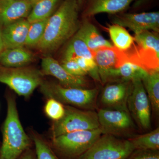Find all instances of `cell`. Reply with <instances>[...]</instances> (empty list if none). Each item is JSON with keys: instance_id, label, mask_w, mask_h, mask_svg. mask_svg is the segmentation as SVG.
Returning a JSON list of instances; mask_svg holds the SVG:
<instances>
[{"instance_id": "cell-23", "label": "cell", "mask_w": 159, "mask_h": 159, "mask_svg": "<svg viewBox=\"0 0 159 159\" xmlns=\"http://www.w3.org/2000/svg\"><path fill=\"white\" fill-rule=\"evenodd\" d=\"M108 30L113 45L120 51H127L134 44V37L124 27L113 24L109 26Z\"/></svg>"}, {"instance_id": "cell-4", "label": "cell", "mask_w": 159, "mask_h": 159, "mask_svg": "<svg viewBox=\"0 0 159 159\" xmlns=\"http://www.w3.org/2000/svg\"><path fill=\"white\" fill-rule=\"evenodd\" d=\"M41 71L31 67H7L0 65V83L20 96L27 98L43 81Z\"/></svg>"}, {"instance_id": "cell-14", "label": "cell", "mask_w": 159, "mask_h": 159, "mask_svg": "<svg viewBox=\"0 0 159 159\" xmlns=\"http://www.w3.org/2000/svg\"><path fill=\"white\" fill-rule=\"evenodd\" d=\"M42 73L43 75L53 76L58 80L60 84L66 87L84 88L87 85L84 77H78L69 74L56 59L50 56L42 60Z\"/></svg>"}, {"instance_id": "cell-18", "label": "cell", "mask_w": 159, "mask_h": 159, "mask_svg": "<svg viewBox=\"0 0 159 159\" xmlns=\"http://www.w3.org/2000/svg\"><path fill=\"white\" fill-rule=\"evenodd\" d=\"M75 35L83 41L91 51H96L101 47L114 46L102 36L93 24L88 20L84 21L80 25Z\"/></svg>"}, {"instance_id": "cell-24", "label": "cell", "mask_w": 159, "mask_h": 159, "mask_svg": "<svg viewBox=\"0 0 159 159\" xmlns=\"http://www.w3.org/2000/svg\"><path fill=\"white\" fill-rule=\"evenodd\" d=\"M76 57L93 59L92 51L84 42L74 35L71 38L64 51L62 60Z\"/></svg>"}, {"instance_id": "cell-1", "label": "cell", "mask_w": 159, "mask_h": 159, "mask_svg": "<svg viewBox=\"0 0 159 159\" xmlns=\"http://www.w3.org/2000/svg\"><path fill=\"white\" fill-rule=\"evenodd\" d=\"M77 0H64L49 18L42 38L35 48L45 54L51 53L77 33L80 25Z\"/></svg>"}, {"instance_id": "cell-25", "label": "cell", "mask_w": 159, "mask_h": 159, "mask_svg": "<svg viewBox=\"0 0 159 159\" xmlns=\"http://www.w3.org/2000/svg\"><path fill=\"white\" fill-rule=\"evenodd\" d=\"M134 149L159 150V128L152 131L129 139Z\"/></svg>"}, {"instance_id": "cell-6", "label": "cell", "mask_w": 159, "mask_h": 159, "mask_svg": "<svg viewBox=\"0 0 159 159\" xmlns=\"http://www.w3.org/2000/svg\"><path fill=\"white\" fill-rule=\"evenodd\" d=\"M102 134L99 128L72 132L53 138L52 144L64 156L78 158L91 148Z\"/></svg>"}, {"instance_id": "cell-26", "label": "cell", "mask_w": 159, "mask_h": 159, "mask_svg": "<svg viewBox=\"0 0 159 159\" xmlns=\"http://www.w3.org/2000/svg\"><path fill=\"white\" fill-rule=\"evenodd\" d=\"M48 18L30 23L25 46L36 47L42 38Z\"/></svg>"}, {"instance_id": "cell-22", "label": "cell", "mask_w": 159, "mask_h": 159, "mask_svg": "<svg viewBox=\"0 0 159 159\" xmlns=\"http://www.w3.org/2000/svg\"><path fill=\"white\" fill-rule=\"evenodd\" d=\"M150 101L151 108L155 113L159 111V70L148 73L142 80Z\"/></svg>"}, {"instance_id": "cell-21", "label": "cell", "mask_w": 159, "mask_h": 159, "mask_svg": "<svg viewBox=\"0 0 159 159\" xmlns=\"http://www.w3.org/2000/svg\"><path fill=\"white\" fill-rule=\"evenodd\" d=\"M61 0H36L27 20L31 23L47 19L56 11Z\"/></svg>"}, {"instance_id": "cell-33", "label": "cell", "mask_w": 159, "mask_h": 159, "mask_svg": "<svg viewBox=\"0 0 159 159\" xmlns=\"http://www.w3.org/2000/svg\"><path fill=\"white\" fill-rule=\"evenodd\" d=\"M4 49L2 38V28L0 27V54Z\"/></svg>"}, {"instance_id": "cell-19", "label": "cell", "mask_w": 159, "mask_h": 159, "mask_svg": "<svg viewBox=\"0 0 159 159\" xmlns=\"http://www.w3.org/2000/svg\"><path fill=\"white\" fill-rule=\"evenodd\" d=\"M148 73L139 66L127 62L117 68L112 69L106 75L104 83L111 79L119 81H132L144 79Z\"/></svg>"}, {"instance_id": "cell-16", "label": "cell", "mask_w": 159, "mask_h": 159, "mask_svg": "<svg viewBox=\"0 0 159 159\" xmlns=\"http://www.w3.org/2000/svg\"><path fill=\"white\" fill-rule=\"evenodd\" d=\"M30 23L22 19L2 29L4 48H24L25 46Z\"/></svg>"}, {"instance_id": "cell-13", "label": "cell", "mask_w": 159, "mask_h": 159, "mask_svg": "<svg viewBox=\"0 0 159 159\" xmlns=\"http://www.w3.org/2000/svg\"><path fill=\"white\" fill-rule=\"evenodd\" d=\"M92 52L98 67L100 81L103 84L109 71L127 62L125 51H120L114 46L101 47Z\"/></svg>"}, {"instance_id": "cell-20", "label": "cell", "mask_w": 159, "mask_h": 159, "mask_svg": "<svg viewBox=\"0 0 159 159\" xmlns=\"http://www.w3.org/2000/svg\"><path fill=\"white\" fill-rule=\"evenodd\" d=\"M34 57L31 51L24 48L5 49L0 54V65L7 67L26 66Z\"/></svg>"}, {"instance_id": "cell-29", "label": "cell", "mask_w": 159, "mask_h": 159, "mask_svg": "<svg viewBox=\"0 0 159 159\" xmlns=\"http://www.w3.org/2000/svg\"><path fill=\"white\" fill-rule=\"evenodd\" d=\"M78 64L79 66L87 74L97 81H100L99 71L94 59H88L84 57H76L72 58Z\"/></svg>"}, {"instance_id": "cell-36", "label": "cell", "mask_w": 159, "mask_h": 159, "mask_svg": "<svg viewBox=\"0 0 159 159\" xmlns=\"http://www.w3.org/2000/svg\"><path fill=\"white\" fill-rule=\"evenodd\" d=\"M19 1H34V0H19Z\"/></svg>"}, {"instance_id": "cell-7", "label": "cell", "mask_w": 159, "mask_h": 159, "mask_svg": "<svg viewBox=\"0 0 159 159\" xmlns=\"http://www.w3.org/2000/svg\"><path fill=\"white\" fill-rule=\"evenodd\" d=\"M64 116L54 122L51 128L53 138L77 131L99 128L97 113L91 110H81L73 107L65 106Z\"/></svg>"}, {"instance_id": "cell-12", "label": "cell", "mask_w": 159, "mask_h": 159, "mask_svg": "<svg viewBox=\"0 0 159 159\" xmlns=\"http://www.w3.org/2000/svg\"><path fill=\"white\" fill-rule=\"evenodd\" d=\"M132 87V81H119L107 84L100 98L104 108L128 111L127 101Z\"/></svg>"}, {"instance_id": "cell-2", "label": "cell", "mask_w": 159, "mask_h": 159, "mask_svg": "<svg viewBox=\"0 0 159 159\" xmlns=\"http://www.w3.org/2000/svg\"><path fill=\"white\" fill-rule=\"evenodd\" d=\"M7 112L2 128L0 159H17L30 144L19 116L15 99H7Z\"/></svg>"}, {"instance_id": "cell-15", "label": "cell", "mask_w": 159, "mask_h": 159, "mask_svg": "<svg viewBox=\"0 0 159 159\" xmlns=\"http://www.w3.org/2000/svg\"><path fill=\"white\" fill-rule=\"evenodd\" d=\"M36 0H0V27L27 18Z\"/></svg>"}, {"instance_id": "cell-9", "label": "cell", "mask_w": 159, "mask_h": 159, "mask_svg": "<svg viewBox=\"0 0 159 159\" xmlns=\"http://www.w3.org/2000/svg\"><path fill=\"white\" fill-rule=\"evenodd\" d=\"M131 92L127 101L129 112L140 128L148 130L151 126V105L141 80L132 81Z\"/></svg>"}, {"instance_id": "cell-17", "label": "cell", "mask_w": 159, "mask_h": 159, "mask_svg": "<svg viewBox=\"0 0 159 159\" xmlns=\"http://www.w3.org/2000/svg\"><path fill=\"white\" fill-rule=\"evenodd\" d=\"M84 15L91 17L99 13L116 15L121 13L136 0H88Z\"/></svg>"}, {"instance_id": "cell-32", "label": "cell", "mask_w": 159, "mask_h": 159, "mask_svg": "<svg viewBox=\"0 0 159 159\" xmlns=\"http://www.w3.org/2000/svg\"><path fill=\"white\" fill-rule=\"evenodd\" d=\"M150 1V0H136L135 2H134L133 7L134 9H139L146 5Z\"/></svg>"}, {"instance_id": "cell-35", "label": "cell", "mask_w": 159, "mask_h": 159, "mask_svg": "<svg viewBox=\"0 0 159 159\" xmlns=\"http://www.w3.org/2000/svg\"><path fill=\"white\" fill-rule=\"evenodd\" d=\"M86 1L87 0H77V3H78V5H79V7L82 6Z\"/></svg>"}, {"instance_id": "cell-34", "label": "cell", "mask_w": 159, "mask_h": 159, "mask_svg": "<svg viewBox=\"0 0 159 159\" xmlns=\"http://www.w3.org/2000/svg\"><path fill=\"white\" fill-rule=\"evenodd\" d=\"M20 159H34L33 156L30 153H27L24 155Z\"/></svg>"}, {"instance_id": "cell-27", "label": "cell", "mask_w": 159, "mask_h": 159, "mask_svg": "<svg viewBox=\"0 0 159 159\" xmlns=\"http://www.w3.org/2000/svg\"><path fill=\"white\" fill-rule=\"evenodd\" d=\"M44 107L45 113L47 116L54 122L61 119L65 113V106L63 103L53 98H48Z\"/></svg>"}, {"instance_id": "cell-10", "label": "cell", "mask_w": 159, "mask_h": 159, "mask_svg": "<svg viewBox=\"0 0 159 159\" xmlns=\"http://www.w3.org/2000/svg\"><path fill=\"white\" fill-rule=\"evenodd\" d=\"M99 128L102 134L119 136L129 133L134 128L132 118L128 110L103 108L98 113Z\"/></svg>"}, {"instance_id": "cell-8", "label": "cell", "mask_w": 159, "mask_h": 159, "mask_svg": "<svg viewBox=\"0 0 159 159\" xmlns=\"http://www.w3.org/2000/svg\"><path fill=\"white\" fill-rule=\"evenodd\" d=\"M134 150L129 140L103 134L78 159H126Z\"/></svg>"}, {"instance_id": "cell-11", "label": "cell", "mask_w": 159, "mask_h": 159, "mask_svg": "<svg viewBox=\"0 0 159 159\" xmlns=\"http://www.w3.org/2000/svg\"><path fill=\"white\" fill-rule=\"evenodd\" d=\"M111 22L114 25L129 28L135 34L145 31L158 32L159 12L151 11L114 15Z\"/></svg>"}, {"instance_id": "cell-31", "label": "cell", "mask_w": 159, "mask_h": 159, "mask_svg": "<svg viewBox=\"0 0 159 159\" xmlns=\"http://www.w3.org/2000/svg\"><path fill=\"white\" fill-rule=\"evenodd\" d=\"M126 159H159V150L135 149Z\"/></svg>"}, {"instance_id": "cell-5", "label": "cell", "mask_w": 159, "mask_h": 159, "mask_svg": "<svg viewBox=\"0 0 159 159\" xmlns=\"http://www.w3.org/2000/svg\"><path fill=\"white\" fill-rule=\"evenodd\" d=\"M40 88L47 98L84 109H90L93 106L98 93L96 89L66 87L61 84L47 81H43Z\"/></svg>"}, {"instance_id": "cell-28", "label": "cell", "mask_w": 159, "mask_h": 159, "mask_svg": "<svg viewBox=\"0 0 159 159\" xmlns=\"http://www.w3.org/2000/svg\"><path fill=\"white\" fill-rule=\"evenodd\" d=\"M33 138L37 159H58L42 138L36 135Z\"/></svg>"}, {"instance_id": "cell-30", "label": "cell", "mask_w": 159, "mask_h": 159, "mask_svg": "<svg viewBox=\"0 0 159 159\" xmlns=\"http://www.w3.org/2000/svg\"><path fill=\"white\" fill-rule=\"evenodd\" d=\"M61 66L68 72L76 77H84L87 74L81 69L74 60L70 59L62 60Z\"/></svg>"}, {"instance_id": "cell-3", "label": "cell", "mask_w": 159, "mask_h": 159, "mask_svg": "<svg viewBox=\"0 0 159 159\" xmlns=\"http://www.w3.org/2000/svg\"><path fill=\"white\" fill-rule=\"evenodd\" d=\"M136 45L125 51L127 62L132 63L148 73L159 70V37L158 32L145 31L135 34Z\"/></svg>"}]
</instances>
